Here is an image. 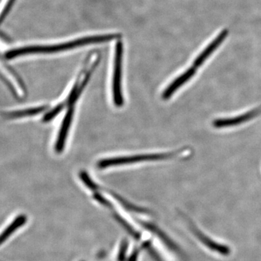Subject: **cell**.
Wrapping results in <instances>:
<instances>
[{
  "label": "cell",
  "mask_w": 261,
  "mask_h": 261,
  "mask_svg": "<svg viewBox=\"0 0 261 261\" xmlns=\"http://www.w3.org/2000/svg\"><path fill=\"white\" fill-rule=\"evenodd\" d=\"M227 36L228 30H224L223 32L220 33L219 36H218V37L199 55L198 57H197L195 61H194V67L197 68L203 64L204 62H205L206 60L208 58V57L211 56L212 53L219 47L220 44L224 42V39H226Z\"/></svg>",
  "instance_id": "8992f818"
},
{
  "label": "cell",
  "mask_w": 261,
  "mask_h": 261,
  "mask_svg": "<svg viewBox=\"0 0 261 261\" xmlns=\"http://www.w3.org/2000/svg\"><path fill=\"white\" fill-rule=\"evenodd\" d=\"M123 42L118 41L115 47L114 68H113V101L116 107H121L123 105L122 94L121 79L122 66H123Z\"/></svg>",
  "instance_id": "3957f363"
},
{
  "label": "cell",
  "mask_w": 261,
  "mask_h": 261,
  "mask_svg": "<svg viewBox=\"0 0 261 261\" xmlns=\"http://www.w3.org/2000/svg\"><path fill=\"white\" fill-rule=\"evenodd\" d=\"M27 221V216L25 215H20L17 216L6 227L3 228L0 231V247L3 246L5 242L8 241L12 236L17 233L16 231H18L20 228L23 227Z\"/></svg>",
  "instance_id": "52a82bcc"
},
{
  "label": "cell",
  "mask_w": 261,
  "mask_h": 261,
  "mask_svg": "<svg viewBox=\"0 0 261 261\" xmlns=\"http://www.w3.org/2000/svg\"><path fill=\"white\" fill-rule=\"evenodd\" d=\"M192 231L197 238L202 243V245H205L206 247L210 249L212 251L217 252V253L221 254V255L227 256L231 253V250L229 247L226 246V245H221V244L216 243L214 240L207 238L204 233L199 231L197 228L192 227Z\"/></svg>",
  "instance_id": "ba28073f"
},
{
  "label": "cell",
  "mask_w": 261,
  "mask_h": 261,
  "mask_svg": "<svg viewBox=\"0 0 261 261\" xmlns=\"http://www.w3.org/2000/svg\"><path fill=\"white\" fill-rule=\"evenodd\" d=\"M195 73L196 68L193 67V68H189L187 71H185V73L179 75V76L173 81L172 83L170 84L167 88H166V90L164 91L163 94V99H169V98L174 94L176 91H177L184 84H186L189 80H191L192 77L195 75Z\"/></svg>",
  "instance_id": "9c48e42d"
},
{
  "label": "cell",
  "mask_w": 261,
  "mask_h": 261,
  "mask_svg": "<svg viewBox=\"0 0 261 261\" xmlns=\"http://www.w3.org/2000/svg\"><path fill=\"white\" fill-rule=\"evenodd\" d=\"M261 114V106L255 108L251 111L240 115V116L233 117V118H219L213 122V126L216 128H228V127L238 126L245 122L250 121L255 117Z\"/></svg>",
  "instance_id": "277c9868"
},
{
  "label": "cell",
  "mask_w": 261,
  "mask_h": 261,
  "mask_svg": "<svg viewBox=\"0 0 261 261\" xmlns=\"http://www.w3.org/2000/svg\"><path fill=\"white\" fill-rule=\"evenodd\" d=\"M119 37L120 36L116 33L86 36V37L77 38L68 42L48 44V45L20 48V49L9 51L6 55V57L8 59H12L15 57L25 56V55L53 54V53L71 50V49H77L84 46L91 45V44L111 42L113 40H117Z\"/></svg>",
  "instance_id": "6da1fadb"
},
{
  "label": "cell",
  "mask_w": 261,
  "mask_h": 261,
  "mask_svg": "<svg viewBox=\"0 0 261 261\" xmlns=\"http://www.w3.org/2000/svg\"><path fill=\"white\" fill-rule=\"evenodd\" d=\"M65 105L64 102L61 103V104L58 105L54 109L51 110L49 113H47L45 116L43 118V122L47 123V122L50 121L57 116L60 113L63 111V108H65Z\"/></svg>",
  "instance_id": "30bf717a"
},
{
  "label": "cell",
  "mask_w": 261,
  "mask_h": 261,
  "mask_svg": "<svg viewBox=\"0 0 261 261\" xmlns=\"http://www.w3.org/2000/svg\"><path fill=\"white\" fill-rule=\"evenodd\" d=\"M74 108L73 106H70L69 109L67 111L63 123H62L61 129H60L59 135L56 143V151L57 153H61L65 147V141L68 136L70 125L73 121Z\"/></svg>",
  "instance_id": "5b68a950"
},
{
  "label": "cell",
  "mask_w": 261,
  "mask_h": 261,
  "mask_svg": "<svg viewBox=\"0 0 261 261\" xmlns=\"http://www.w3.org/2000/svg\"><path fill=\"white\" fill-rule=\"evenodd\" d=\"M181 152V151H177V152H166V153L139 154V155L129 156V157L103 159L98 162L97 166L99 168H106L110 166L132 164V163L142 162V161H162V160L173 159Z\"/></svg>",
  "instance_id": "7a4b0ae2"
}]
</instances>
